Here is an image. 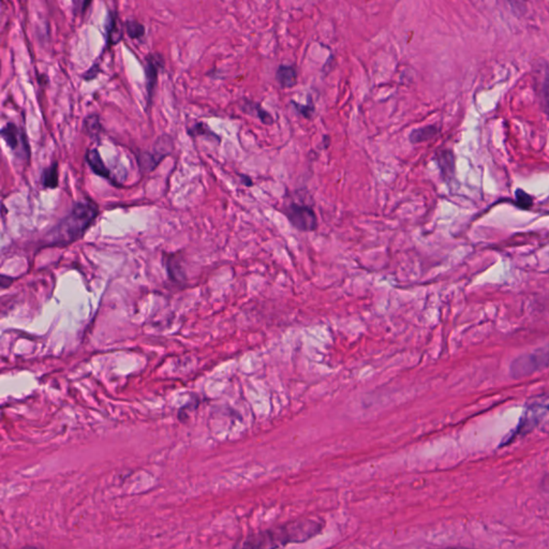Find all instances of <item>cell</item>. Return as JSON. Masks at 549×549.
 <instances>
[{"label":"cell","instance_id":"cell-1","mask_svg":"<svg viewBox=\"0 0 549 549\" xmlns=\"http://www.w3.org/2000/svg\"><path fill=\"white\" fill-rule=\"evenodd\" d=\"M99 215V207L91 200L74 204L71 212L62 218L45 237L47 246L64 247L76 242Z\"/></svg>","mask_w":549,"mask_h":549},{"label":"cell","instance_id":"cell-2","mask_svg":"<svg viewBox=\"0 0 549 549\" xmlns=\"http://www.w3.org/2000/svg\"><path fill=\"white\" fill-rule=\"evenodd\" d=\"M321 530V524L311 519H303L249 536L241 549L280 548L290 543L306 542L320 533Z\"/></svg>","mask_w":549,"mask_h":549},{"label":"cell","instance_id":"cell-3","mask_svg":"<svg viewBox=\"0 0 549 549\" xmlns=\"http://www.w3.org/2000/svg\"><path fill=\"white\" fill-rule=\"evenodd\" d=\"M549 366V342L532 352L521 355L512 363L511 374L514 378L534 374Z\"/></svg>","mask_w":549,"mask_h":549},{"label":"cell","instance_id":"cell-4","mask_svg":"<svg viewBox=\"0 0 549 549\" xmlns=\"http://www.w3.org/2000/svg\"><path fill=\"white\" fill-rule=\"evenodd\" d=\"M287 218L294 228L301 232H313L318 228V218L309 206L292 203L284 209Z\"/></svg>","mask_w":549,"mask_h":549},{"label":"cell","instance_id":"cell-5","mask_svg":"<svg viewBox=\"0 0 549 549\" xmlns=\"http://www.w3.org/2000/svg\"><path fill=\"white\" fill-rule=\"evenodd\" d=\"M173 146V141L168 135H162L156 141L155 149L153 153H141L137 156V162L140 166V170L143 173H151V171L157 168L158 164L162 161L166 156L171 153Z\"/></svg>","mask_w":549,"mask_h":549},{"label":"cell","instance_id":"cell-6","mask_svg":"<svg viewBox=\"0 0 549 549\" xmlns=\"http://www.w3.org/2000/svg\"><path fill=\"white\" fill-rule=\"evenodd\" d=\"M1 137L7 143L8 147L16 155L20 156L21 154H23L24 157H29L30 151H29L26 133L22 129L18 128L16 124L8 122L6 126H4V128L1 129Z\"/></svg>","mask_w":549,"mask_h":549},{"label":"cell","instance_id":"cell-7","mask_svg":"<svg viewBox=\"0 0 549 549\" xmlns=\"http://www.w3.org/2000/svg\"><path fill=\"white\" fill-rule=\"evenodd\" d=\"M542 407L531 405V407L528 408L527 411L525 412V415H524L523 419H521V423L517 426L516 429L514 430L513 432H511V434L503 440L502 444L501 445L509 444V443L513 442V441L515 440V439L519 438V437L525 436L528 432L533 430V428L538 425L540 420H542Z\"/></svg>","mask_w":549,"mask_h":549},{"label":"cell","instance_id":"cell-8","mask_svg":"<svg viewBox=\"0 0 549 549\" xmlns=\"http://www.w3.org/2000/svg\"><path fill=\"white\" fill-rule=\"evenodd\" d=\"M163 58L160 54H151L145 59V76H146V89L149 93V105L151 103V97H153L154 91H155L156 84H157L158 74L160 69L163 68Z\"/></svg>","mask_w":549,"mask_h":549},{"label":"cell","instance_id":"cell-9","mask_svg":"<svg viewBox=\"0 0 549 549\" xmlns=\"http://www.w3.org/2000/svg\"><path fill=\"white\" fill-rule=\"evenodd\" d=\"M85 158H86L89 168H91V171H93L96 175L100 176V178H108V180L111 178V172H110L109 168H107L105 162L102 160L99 151L97 149H89Z\"/></svg>","mask_w":549,"mask_h":549},{"label":"cell","instance_id":"cell-10","mask_svg":"<svg viewBox=\"0 0 549 549\" xmlns=\"http://www.w3.org/2000/svg\"><path fill=\"white\" fill-rule=\"evenodd\" d=\"M107 39L108 43L112 45H116L122 39V29L118 20L116 12H110L109 18L107 21Z\"/></svg>","mask_w":549,"mask_h":549},{"label":"cell","instance_id":"cell-11","mask_svg":"<svg viewBox=\"0 0 549 549\" xmlns=\"http://www.w3.org/2000/svg\"><path fill=\"white\" fill-rule=\"evenodd\" d=\"M437 162L445 180L454 175L455 160L452 151H442L437 154Z\"/></svg>","mask_w":549,"mask_h":549},{"label":"cell","instance_id":"cell-12","mask_svg":"<svg viewBox=\"0 0 549 549\" xmlns=\"http://www.w3.org/2000/svg\"><path fill=\"white\" fill-rule=\"evenodd\" d=\"M276 80L282 88H292L297 83L296 69L293 66H280L276 71Z\"/></svg>","mask_w":549,"mask_h":549},{"label":"cell","instance_id":"cell-13","mask_svg":"<svg viewBox=\"0 0 549 549\" xmlns=\"http://www.w3.org/2000/svg\"><path fill=\"white\" fill-rule=\"evenodd\" d=\"M438 127L426 126L423 127V128L415 129V130L412 131L409 135V140L412 144H420V143L432 140L436 135H438Z\"/></svg>","mask_w":549,"mask_h":549},{"label":"cell","instance_id":"cell-14","mask_svg":"<svg viewBox=\"0 0 549 549\" xmlns=\"http://www.w3.org/2000/svg\"><path fill=\"white\" fill-rule=\"evenodd\" d=\"M243 109H244V111L246 112V113L253 114V115L257 116L263 124L268 125V126L274 124V118H272V116L270 115V113H267L261 105L255 103V102L247 101V103H245Z\"/></svg>","mask_w":549,"mask_h":549},{"label":"cell","instance_id":"cell-15","mask_svg":"<svg viewBox=\"0 0 549 549\" xmlns=\"http://www.w3.org/2000/svg\"><path fill=\"white\" fill-rule=\"evenodd\" d=\"M42 185L45 188L55 189L58 186V163L54 162L49 168H45L42 173Z\"/></svg>","mask_w":549,"mask_h":549},{"label":"cell","instance_id":"cell-16","mask_svg":"<svg viewBox=\"0 0 549 549\" xmlns=\"http://www.w3.org/2000/svg\"><path fill=\"white\" fill-rule=\"evenodd\" d=\"M84 129L89 137H97V135L99 134L102 130L101 124H100L99 116L95 115V114H93V115L87 116V117L84 120Z\"/></svg>","mask_w":549,"mask_h":549},{"label":"cell","instance_id":"cell-17","mask_svg":"<svg viewBox=\"0 0 549 549\" xmlns=\"http://www.w3.org/2000/svg\"><path fill=\"white\" fill-rule=\"evenodd\" d=\"M125 27L131 39H140L145 36V27L137 21H127Z\"/></svg>","mask_w":549,"mask_h":549},{"label":"cell","instance_id":"cell-18","mask_svg":"<svg viewBox=\"0 0 549 549\" xmlns=\"http://www.w3.org/2000/svg\"><path fill=\"white\" fill-rule=\"evenodd\" d=\"M188 133L192 137H197V135H206V137H218L215 133L212 132L211 129L206 126L203 122H199V124L195 125L190 130H188Z\"/></svg>","mask_w":549,"mask_h":549},{"label":"cell","instance_id":"cell-19","mask_svg":"<svg viewBox=\"0 0 549 549\" xmlns=\"http://www.w3.org/2000/svg\"><path fill=\"white\" fill-rule=\"evenodd\" d=\"M292 103L293 105H294L295 109L297 110V112H299L301 116L307 118V120H311V118L313 117V113H315V105H313L311 102H309V105H301L294 101H292Z\"/></svg>","mask_w":549,"mask_h":549},{"label":"cell","instance_id":"cell-20","mask_svg":"<svg viewBox=\"0 0 549 549\" xmlns=\"http://www.w3.org/2000/svg\"><path fill=\"white\" fill-rule=\"evenodd\" d=\"M515 195H516L517 203H519V205L521 206V207H525V209H528V207H529V206H531L532 203H533V201H532L531 197H530V195H528L527 193L524 192V191L521 190V189H519V190L516 191V193H515Z\"/></svg>","mask_w":549,"mask_h":549},{"label":"cell","instance_id":"cell-21","mask_svg":"<svg viewBox=\"0 0 549 549\" xmlns=\"http://www.w3.org/2000/svg\"><path fill=\"white\" fill-rule=\"evenodd\" d=\"M100 69L99 66L98 64H93V67H91V69H89L88 71L86 72V74L84 76V80L91 81L93 80V79L97 76V74H99Z\"/></svg>","mask_w":549,"mask_h":549},{"label":"cell","instance_id":"cell-22","mask_svg":"<svg viewBox=\"0 0 549 549\" xmlns=\"http://www.w3.org/2000/svg\"><path fill=\"white\" fill-rule=\"evenodd\" d=\"M544 86L545 91H542L543 102H544L545 109L549 113V83H545Z\"/></svg>","mask_w":549,"mask_h":549},{"label":"cell","instance_id":"cell-23","mask_svg":"<svg viewBox=\"0 0 549 549\" xmlns=\"http://www.w3.org/2000/svg\"><path fill=\"white\" fill-rule=\"evenodd\" d=\"M542 490L549 494V474H547L542 480Z\"/></svg>","mask_w":549,"mask_h":549},{"label":"cell","instance_id":"cell-24","mask_svg":"<svg viewBox=\"0 0 549 549\" xmlns=\"http://www.w3.org/2000/svg\"><path fill=\"white\" fill-rule=\"evenodd\" d=\"M22 549H38V548H36V547H24V548H22Z\"/></svg>","mask_w":549,"mask_h":549},{"label":"cell","instance_id":"cell-25","mask_svg":"<svg viewBox=\"0 0 549 549\" xmlns=\"http://www.w3.org/2000/svg\"><path fill=\"white\" fill-rule=\"evenodd\" d=\"M446 549H469V548H446Z\"/></svg>","mask_w":549,"mask_h":549}]
</instances>
